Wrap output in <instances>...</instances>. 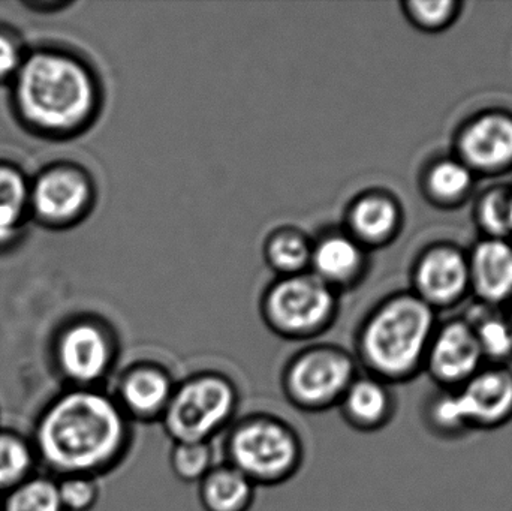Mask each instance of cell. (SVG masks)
Masks as SVG:
<instances>
[{
    "label": "cell",
    "mask_w": 512,
    "mask_h": 511,
    "mask_svg": "<svg viewBox=\"0 0 512 511\" xmlns=\"http://www.w3.org/2000/svg\"><path fill=\"white\" fill-rule=\"evenodd\" d=\"M239 405V389L228 375L195 372L176 383L161 425L173 443H212L233 425Z\"/></svg>",
    "instance_id": "5"
},
{
    "label": "cell",
    "mask_w": 512,
    "mask_h": 511,
    "mask_svg": "<svg viewBox=\"0 0 512 511\" xmlns=\"http://www.w3.org/2000/svg\"><path fill=\"white\" fill-rule=\"evenodd\" d=\"M132 425L111 393L68 387L41 411L30 441L38 464L56 479H99L122 465L131 452Z\"/></svg>",
    "instance_id": "1"
},
{
    "label": "cell",
    "mask_w": 512,
    "mask_h": 511,
    "mask_svg": "<svg viewBox=\"0 0 512 511\" xmlns=\"http://www.w3.org/2000/svg\"><path fill=\"white\" fill-rule=\"evenodd\" d=\"M3 509V497L0 495V511Z\"/></svg>",
    "instance_id": "31"
},
{
    "label": "cell",
    "mask_w": 512,
    "mask_h": 511,
    "mask_svg": "<svg viewBox=\"0 0 512 511\" xmlns=\"http://www.w3.org/2000/svg\"><path fill=\"white\" fill-rule=\"evenodd\" d=\"M478 291L489 300H501L512 291V249L502 242L480 245L474 257Z\"/></svg>",
    "instance_id": "20"
},
{
    "label": "cell",
    "mask_w": 512,
    "mask_h": 511,
    "mask_svg": "<svg viewBox=\"0 0 512 511\" xmlns=\"http://www.w3.org/2000/svg\"><path fill=\"white\" fill-rule=\"evenodd\" d=\"M18 65H20V53L17 45L8 36L0 35V77H6L17 71Z\"/></svg>",
    "instance_id": "30"
},
{
    "label": "cell",
    "mask_w": 512,
    "mask_h": 511,
    "mask_svg": "<svg viewBox=\"0 0 512 511\" xmlns=\"http://www.w3.org/2000/svg\"><path fill=\"white\" fill-rule=\"evenodd\" d=\"M484 225L495 233L512 230V198L505 192H493L486 198L481 210Z\"/></svg>",
    "instance_id": "28"
},
{
    "label": "cell",
    "mask_w": 512,
    "mask_h": 511,
    "mask_svg": "<svg viewBox=\"0 0 512 511\" xmlns=\"http://www.w3.org/2000/svg\"><path fill=\"white\" fill-rule=\"evenodd\" d=\"M38 465L32 441L11 429L0 428V495L33 476Z\"/></svg>",
    "instance_id": "21"
},
{
    "label": "cell",
    "mask_w": 512,
    "mask_h": 511,
    "mask_svg": "<svg viewBox=\"0 0 512 511\" xmlns=\"http://www.w3.org/2000/svg\"><path fill=\"white\" fill-rule=\"evenodd\" d=\"M483 360L474 330L453 323L432 339L424 366L436 383L454 390L481 371Z\"/></svg>",
    "instance_id": "11"
},
{
    "label": "cell",
    "mask_w": 512,
    "mask_h": 511,
    "mask_svg": "<svg viewBox=\"0 0 512 511\" xmlns=\"http://www.w3.org/2000/svg\"><path fill=\"white\" fill-rule=\"evenodd\" d=\"M57 480L60 503L65 511L95 509L101 495L98 479L90 476H66Z\"/></svg>",
    "instance_id": "25"
},
{
    "label": "cell",
    "mask_w": 512,
    "mask_h": 511,
    "mask_svg": "<svg viewBox=\"0 0 512 511\" xmlns=\"http://www.w3.org/2000/svg\"><path fill=\"white\" fill-rule=\"evenodd\" d=\"M177 381L164 365L140 360L126 366L114 386L113 398L132 423H161Z\"/></svg>",
    "instance_id": "10"
},
{
    "label": "cell",
    "mask_w": 512,
    "mask_h": 511,
    "mask_svg": "<svg viewBox=\"0 0 512 511\" xmlns=\"http://www.w3.org/2000/svg\"><path fill=\"white\" fill-rule=\"evenodd\" d=\"M343 422L357 432L381 431L393 419L396 401L390 384L372 375L358 374L337 405Z\"/></svg>",
    "instance_id": "14"
},
{
    "label": "cell",
    "mask_w": 512,
    "mask_h": 511,
    "mask_svg": "<svg viewBox=\"0 0 512 511\" xmlns=\"http://www.w3.org/2000/svg\"><path fill=\"white\" fill-rule=\"evenodd\" d=\"M92 183L78 168H54L39 179L33 204L42 218L66 222L84 215L92 203Z\"/></svg>",
    "instance_id": "13"
},
{
    "label": "cell",
    "mask_w": 512,
    "mask_h": 511,
    "mask_svg": "<svg viewBox=\"0 0 512 511\" xmlns=\"http://www.w3.org/2000/svg\"><path fill=\"white\" fill-rule=\"evenodd\" d=\"M227 431L224 462L240 471L256 488L283 485L303 467V440L282 417L251 413L234 420Z\"/></svg>",
    "instance_id": "4"
},
{
    "label": "cell",
    "mask_w": 512,
    "mask_h": 511,
    "mask_svg": "<svg viewBox=\"0 0 512 511\" xmlns=\"http://www.w3.org/2000/svg\"><path fill=\"white\" fill-rule=\"evenodd\" d=\"M18 102L27 119L50 131L83 128L99 108V87L92 72L72 57L41 53L21 68Z\"/></svg>",
    "instance_id": "3"
},
{
    "label": "cell",
    "mask_w": 512,
    "mask_h": 511,
    "mask_svg": "<svg viewBox=\"0 0 512 511\" xmlns=\"http://www.w3.org/2000/svg\"><path fill=\"white\" fill-rule=\"evenodd\" d=\"M119 354V338L110 324L81 318L57 336L53 362L68 387L102 389L116 369Z\"/></svg>",
    "instance_id": "9"
},
{
    "label": "cell",
    "mask_w": 512,
    "mask_h": 511,
    "mask_svg": "<svg viewBox=\"0 0 512 511\" xmlns=\"http://www.w3.org/2000/svg\"><path fill=\"white\" fill-rule=\"evenodd\" d=\"M412 15L417 18L420 23L439 24L450 15L453 2L450 0H439V2H427V0H420V2L409 3Z\"/></svg>",
    "instance_id": "29"
},
{
    "label": "cell",
    "mask_w": 512,
    "mask_h": 511,
    "mask_svg": "<svg viewBox=\"0 0 512 511\" xmlns=\"http://www.w3.org/2000/svg\"><path fill=\"white\" fill-rule=\"evenodd\" d=\"M360 368L354 354L334 344L301 348L280 374L286 402L307 414L325 413L339 405Z\"/></svg>",
    "instance_id": "7"
},
{
    "label": "cell",
    "mask_w": 512,
    "mask_h": 511,
    "mask_svg": "<svg viewBox=\"0 0 512 511\" xmlns=\"http://www.w3.org/2000/svg\"><path fill=\"white\" fill-rule=\"evenodd\" d=\"M366 267V248L342 227L328 228L312 240L309 272L337 294L354 288Z\"/></svg>",
    "instance_id": "12"
},
{
    "label": "cell",
    "mask_w": 512,
    "mask_h": 511,
    "mask_svg": "<svg viewBox=\"0 0 512 511\" xmlns=\"http://www.w3.org/2000/svg\"><path fill=\"white\" fill-rule=\"evenodd\" d=\"M212 443H173L170 468L183 483H200L215 467Z\"/></svg>",
    "instance_id": "23"
},
{
    "label": "cell",
    "mask_w": 512,
    "mask_h": 511,
    "mask_svg": "<svg viewBox=\"0 0 512 511\" xmlns=\"http://www.w3.org/2000/svg\"><path fill=\"white\" fill-rule=\"evenodd\" d=\"M255 497L254 483L227 462L216 464L198 483V498L204 511H249Z\"/></svg>",
    "instance_id": "16"
},
{
    "label": "cell",
    "mask_w": 512,
    "mask_h": 511,
    "mask_svg": "<svg viewBox=\"0 0 512 511\" xmlns=\"http://www.w3.org/2000/svg\"><path fill=\"white\" fill-rule=\"evenodd\" d=\"M2 511H65L60 503L57 480L33 474L3 495Z\"/></svg>",
    "instance_id": "22"
},
{
    "label": "cell",
    "mask_w": 512,
    "mask_h": 511,
    "mask_svg": "<svg viewBox=\"0 0 512 511\" xmlns=\"http://www.w3.org/2000/svg\"><path fill=\"white\" fill-rule=\"evenodd\" d=\"M399 219V207L387 195L361 192L346 206L342 228L364 248H369L390 240Z\"/></svg>",
    "instance_id": "15"
},
{
    "label": "cell",
    "mask_w": 512,
    "mask_h": 511,
    "mask_svg": "<svg viewBox=\"0 0 512 511\" xmlns=\"http://www.w3.org/2000/svg\"><path fill=\"white\" fill-rule=\"evenodd\" d=\"M23 177L8 167H0V243L14 237L26 201Z\"/></svg>",
    "instance_id": "24"
},
{
    "label": "cell",
    "mask_w": 512,
    "mask_h": 511,
    "mask_svg": "<svg viewBox=\"0 0 512 511\" xmlns=\"http://www.w3.org/2000/svg\"><path fill=\"white\" fill-rule=\"evenodd\" d=\"M471 183L468 170L456 162H442L430 174V186L441 197H456Z\"/></svg>",
    "instance_id": "27"
},
{
    "label": "cell",
    "mask_w": 512,
    "mask_h": 511,
    "mask_svg": "<svg viewBox=\"0 0 512 511\" xmlns=\"http://www.w3.org/2000/svg\"><path fill=\"white\" fill-rule=\"evenodd\" d=\"M259 314L279 338L310 341L333 327L339 294L310 272L279 276L262 293Z\"/></svg>",
    "instance_id": "6"
},
{
    "label": "cell",
    "mask_w": 512,
    "mask_h": 511,
    "mask_svg": "<svg viewBox=\"0 0 512 511\" xmlns=\"http://www.w3.org/2000/svg\"><path fill=\"white\" fill-rule=\"evenodd\" d=\"M483 357L492 360H507L512 356V327L499 320L481 324L475 332Z\"/></svg>",
    "instance_id": "26"
},
{
    "label": "cell",
    "mask_w": 512,
    "mask_h": 511,
    "mask_svg": "<svg viewBox=\"0 0 512 511\" xmlns=\"http://www.w3.org/2000/svg\"><path fill=\"white\" fill-rule=\"evenodd\" d=\"M462 150L474 165L496 168L512 159V120L489 116L475 122L463 135Z\"/></svg>",
    "instance_id": "17"
},
{
    "label": "cell",
    "mask_w": 512,
    "mask_h": 511,
    "mask_svg": "<svg viewBox=\"0 0 512 511\" xmlns=\"http://www.w3.org/2000/svg\"><path fill=\"white\" fill-rule=\"evenodd\" d=\"M433 312L411 296L393 297L373 309L355 336V360L364 374L387 384L420 374L433 339Z\"/></svg>",
    "instance_id": "2"
},
{
    "label": "cell",
    "mask_w": 512,
    "mask_h": 511,
    "mask_svg": "<svg viewBox=\"0 0 512 511\" xmlns=\"http://www.w3.org/2000/svg\"><path fill=\"white\" fill-rule=\"evenodd\" d=\"M468 281V269L462 255L454 251L432 252L418 270V284L427 299L450 302L462 294Z\"/></svg>",
    "instance_id": "18"
},
{
    "label": "cell",
    "mask_w": 512,
    "mask_h": 511,
    "mask_svg": "<svg viewBox=\"0 0 512 511\" xmlns=\"http://www.w3.org/2000/svg\"><path fill=\"white\" fill-rule=\"evenodd\" d=\"M512 419V374L507 369H486L429 407V422L436 431L459 434L466 429H493Z\"/></svg>",
    "instance_id": "8"
},
{
    "label": "cell",
    "mask_w": 512,
    "mask_h": 511,
    "mask_svg": "<svg viewBox=\"0 0 512 511\" xmlns=\"http://www.w3.org/2000/svg\"><path fill=\"white\" fill-rule=\"evenodd\" d=\"M312 239L295 227H280L271 231L264 242V260L279 276L309 272Z\"/></svg>",
    "instance_id": "19"
}]
</instances>
